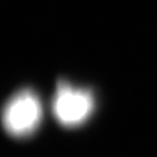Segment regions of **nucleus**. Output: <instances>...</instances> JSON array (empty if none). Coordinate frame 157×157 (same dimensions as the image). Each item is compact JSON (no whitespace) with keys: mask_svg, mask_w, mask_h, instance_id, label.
Instances as JSON below:
<instances>
[{"mask_svg":"<svg viewBox=\"0 0 157 157\" xmlns=\"http://www.w3.org/2000/svg\"><path fill=\"white\" fill-rule=\"evenodd\" d=\"M95 100L91 91L72 86L61 81L52 100L55 118L63 127L74 128L85 122L94 111Z\"/></svg>","mask_w":157,"mask_h":157,"instance_id":"nucleus-2","label":"nucleus"},{"mask_svg":"<svg viewBox=\"0 0 157 157\" xmlns=\"http://www.w3.org/2000/svg\"><path fill=\"white\" fill-rule=\"evenodd\" d=\"M43 117L39 97L30 89L15 93L5 104L2 111V124L8 134L25 137L34 132Z\"/></svg>","mask_w":157,"mask_h":157,"instance_id":"nucleus-1","label":"nucleus"}]
</instances>
